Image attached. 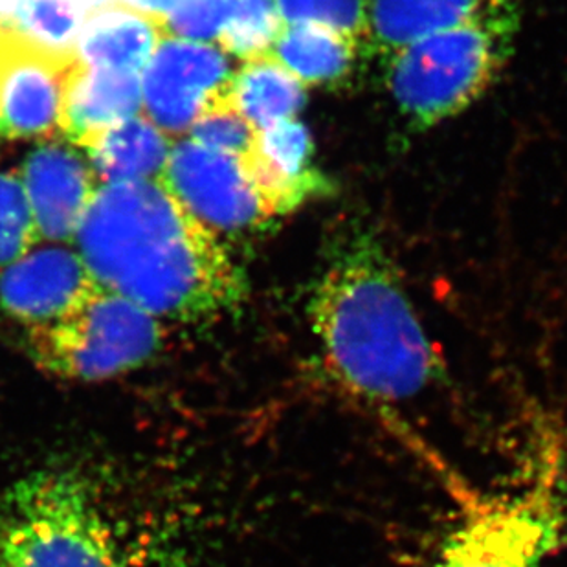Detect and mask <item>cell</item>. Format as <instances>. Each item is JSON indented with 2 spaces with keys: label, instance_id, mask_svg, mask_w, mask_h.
<instances>
[{
  "label": "cell",
  "instance_id": "cell-8",
  "mask_svg": "<svg viewBox=\"0 0 567 567\" xmlns=\"http://www.w3.org/2000/svg\"><path fill=\"white\" fill-rule=\"evenodd\" d=\"M158 183L215 236L261 230L274 219L241 158L192 140L172 145Z\"/></svg>",
  "mask_w": 567,
  "mask_h": 567
},
{
  "label": "cell",
  "instance_id": "cell-16",
  "mask_svg": "<svg viewBox=\"0 0 567 567\" xmlns=\"http://www.w3.org/2000/svg\"><path fill=\"white\" fill-rule=\"evenodd\" d=\"M507 0H373L370 2V44L382 55L457 27L491 6Z\"/></svg>",
  "mask_w": 567,
  "mask_h": 567
},
{
  "label": "cell",
  "instance_id": "cell-25",
  "mask_svg": "<svg viewBox=\"0 0 567 567\" xmlns=\"http://www.w3.org/2000/svg\"><path fill=\"white\" fill-rule=\"evenodd\" d=\"M122 2L150 16L164 17V19L172 13L173 6L177 4V0H122Z\"/></svg>",
  "mask_w": 567,
  "mask_h": 567
},
{
  "label": "cell",
  "instance_id": "cell-22",
  "mask_svg": "<svg viewBox=\"0 0 567 567\" xmlns=\"http://www.w3.org/2000/svg\"><path fill=\"white\" fill-rule=\"evenodd\" d=\"M189 134L195 144L241 161L252 153L257 140V128L237 111L231 97L206 111Z\"/></svg>",
  "mask_w": 567,
  "mask_h": 567
},
{
  "label": "cell",
  "instance_id": "cell-4",
  "mask_svg": "<svg viewBox=\"0 0 567 567\" xmlns=\"http://www.w3.org/2000/svg\"><path fill=\"white\" fill-rule=\"evenodd\" d=\"M518 30V0H507L399 50L388 70L399 113L419 131L463 113L493 86Z\"/></svg>",
  "mask_w": 567,
  "mask_h": 567
},
{
  "label": "cell",
  "instance_id": "cell-24",
  "mask_svg": "<svg viewBox=\"0 0 567 567\" xmlns=\"http://www.w3.org/2000/svg\"><path fill=\"white\" fill-rule=\"evenodd\" d=\"M17 27L41 43L52 47L72 44L78 21L69 0H21L16 11Z\"/></svg>",
  "mask_w": 567,
  "mask_h": 567
},
{
  "label": "cell",
  "instance_id": "cell-23",
  "mask_svg": "<svg viewBox=\"0 0 567 567\" xmlns=\"http://www.w3.org/2000/svg\"><path fill=\"white\" fill-rule=\"evenodd\" d=\"M231 4L234 0H177L166 17V33L195 43H217Z\"/></svg>",
  "mask_w": 567,
  "mask_h": 567
},
{
  "label": "cell",
  "instance_id": "cell-9",
  "mask_svg": "<svg viewBox=\"0 0 567 567\" xmlns=\"http://www.w3.org/2000/svg\"><path fill=\"white\" fill-rule=\"evenodd\" d=\"M230 55L217 44L162 39L142 74V114L169 136L189 133L206 111L230 100Z\"/></svg>",
  "mask_w": 567,
  "mask_h": 567
},
{
  "label": "cell",
  "instance_id": "cell-7",
  "mask_svg": "<svg viewBox=\"0 0 567 567\" xmlns=\"http://www.w3.org/2000/svg\"><path fill=\"white\" fill-rule=\"evenodd\" d=\"M81 63L75 47L41 43L0 19V138L61 133L64 97Z\"/></svg>",
  "mask_w": 567,
  "mask_h": 567
},
{
  "label": "cell",
  "instance_id": "cell-5",
  "mask_svg": "<svg viewBox=\"0 0 567 567\" xmlns=\"http://www.w3.org/2000/svg\"><path fill=\"white\" fill-rule=\"evenodd\" d=\"M564 452H540L519 487L468 499L441 542L432 567H546L563 549Z\"/></svg>",
  "mask_w": 567,
  "mask_h": 567
},
{
  "label": "cell",
  "instance_id": "cell-12",
  "mask_svg": "<svg viewBox=\"0 0 567 567\" xmlns=\"http://www.w3.org/2000/svg\"><path fill=\"white\" fill-rule=\"evenodd\" d=\"M312 155L311 133L296 118L257 131L252 153L243 164L274 219L331 189Z\"/></svg>",
  "mask_w": 567,
  "mask_h": 567
},
{
  "label": "cell",
  "instance_id": "cell-11",
  "mask_svg": "<svg viewBox=\"0 0 567 567\" xmlns=\"http://www.w3.org/2000/svg\"><path fill=\"white\" fill-rule=\"evenodd\" d=\"M96 285L81 256L43 248L0 272V307L27 327L44 326L66 315Z\"/></svg>",
  "mask_w": 567,
  "mask_h": 567
},
{
  "label": "cell",
  "instance_id": "cell-2",
  "mask_svg": "<svg viewBox=\"0 0 567 567\" xmlns=\"http://www.w3.org/2000/svg\"><path fill=\"white\" fill-rule=\"evenodd\" d=\"M307 320L326 375L368 406H401L446 377L395 262L368 231L334 247L309 292Z\"/></svg>",
  "mask_w": 567,
  "mask_h": 567
},
{
  "label": "cell",
  "instance_id": "cell-27",
  "mask_svg": "<svg viewBox=\"0 0 567 567\" xmlns=\"http://www.w3.org/2000/svg\"><path fill=\"white\" fill-rule=\"evenodd\" d=\"M0 567H11V566H8V564H4V563H2V560H0Z\"/></svg>",
  "mask_w": 567,
  "mask_h": 567
},
{
  "label": "cell",
  "instance_id": "cell-18",
  "mask_svg": "<svg viewBox=\"0 0 567 567\" xmlns=\"http://www.w3.org/2000/svg\"><path fill=\"white\" fill-rule=\"evenodd\" d=\"M230 97L237 111L257 128L295 120L306 105V86L272 55L245 61L231 80Z\"/></svg>",
  "mask_w": 567,
  "mask_h": 567
},
{
  "label": "cell",
  "instance_id": "cell-6",
  "mask_svg": "<svg viewBox=\"0 0 567 567\" xmlns=\"http://www.w3.org/2000/svg\"><path fill=\"white\" fill-rule=\"evenodd\" d=\"M162 342L161 320L100 284L66 315L27 332L33 364L74 382H102L138 370Z\"/></svg>",
  "mask_w": 567,
  "mask_h": 567
},
{
  "label": "cell",
  "instance_id": "cell-19",
  "mask_svg": "<svg viewBox=\"0 0 567 567\" xmlns=\"http://www.w3.org/2000/svg\"><path fill=\"white\" fill-rule=\"evenodd\" d=\"M284 28L274 0H234L217 47L231 58L257 60L270 55Z\"/></svg>",
  "mask_w": 567,
  "mask_h": 567
},
{
  "label": "cell",
  "instance_id": "cell-21",
  "mask_svg": "<svg viewBox=\"0 0 567 567\" xmlns=\"http://www.w3.org/2000/svg\"><path fill=\"white\" fill-rule=\"evenodd\" d=\"M38 241L24 184L16 173L0 172V267L19 261Z\"/></svg>",
  "mask_w": 567,
  "mask_h": 567
},
{
  "label": "cell",
  "instance_id": "cell-13",
  "mask_svg": "<svg viewBox=\"0 0 567 567\" xmlns=\"http://www.w3.org/2000/svg\"><path fill=\"white\" fill-rule=\"evenodd\" d=\"M166 35L164 17L150 16L122 0H111L86 16L75 49L89 66L144 74Z\"/></svg>",
  "mask_w": 567,
  "mask_h": 567
},
{
  "label": "cell",
  "instance_id": "cell-14",
  "mask_svg": "<svg viewBox=\"0 0 567 567\" xmlns=\"http://www.w3.org/2000/svg\"><path fill=\"white\" fill-rule=\"evenodd\" d=\"M142 74L81 63L70 81L61 114V134L75 145L142 114Z\"/></svg>",
  "mask_w": 567,
  "mask_h": 567
},
{
  "label": "cell",
  "instance_id": "cell-10",
  "mask_svg": "<svg viewBox=\"0 0 567 567\" xmlns=\"http://www.w3.org/2000/svg\"><path fill=\"white\" fill-rule=\"evenodd\" d=\"M22 184L32 206L39 239H74L102 184L91 162L63 142H47L24 162Z\"/></svg>",
  "mask_w": 567,
  "mask_h": 567
},
{
  "label": "cell",
  "instance_id": "cell-3",
  "mask_svg": "<svg viewBox=\"0 0 567 567\" xmlns=\"http://www.w3.org/2000/svg\"><path fill=\"white\" fill-rule=\"evenodd\" d=\"M96 488L33 472L0 494V560L11 567H142Z\"/></svg>",
  "mask_w": 567,
  "mask_h": 567
},
{
  "label": "cell",
  "instance_id": "cell-17",
  "mask_svg": "<svg viewBox=\"0 0 567 567\" xmlns=\"http://www.w3.org/2000/svg\"><path fill=\"white\" fill-rule=\"evenodd\" d=\"M362 43L316 24H289L274 44V60L306 86H332L348 80Z\"/></svg>",
  "mask_w": 567,
  "mask_h": 567
},
{
  "label": "cell",
  "instance_id": "cell-1",
  "mask_svg": "<svg viewBox=\"0 0 567 567\" xmlns=\"http://www.w3.org/2000/svg\"><path fill=\"white\" fill-rule=\"evenodd\" d=\"M74 239L97 284L156 320L206 323L247 298L241 268L158 181L102 186Z\"/></svg>",
  "mask_w": 567,
  "mask_h": 567
},
{
  "label": "cell",
  "instance_id": "cell-26",
  "mask_svg": "<svg viewBox=\"0 0 567 567\" xmlns=\"http://www.w3.org/2000/svg\"><path fill=\"white\" fill-rule=\"evenodd\" d=\"M563 546L567 547V487L566 493H564Z\"/></svg>",
  "mask_w": 567,
  "mask_h": 567
},
{
  "label": "cell",
  "instance_id": "cell-15",
  "mask_svg": "<svg viewBox=\"0 0 567 567\" xmlns=\"http://www.w3.org/2000/svg\"><path fill=\"white\" fill-rule=\"evenodd\" d=\"M102 186L158 181L172 151L169 140L144 114L125 120L81 145Z\"/></svg>",
  "mask_w": 567,
  "mask_h": 567
},
{
  "label": "cell",
  "instance_id": "cell-20",
  "mask_svg": "<svg viewBox=\"0 0 567 567\" xmlns=\"http://www.w3.org/2000/svg\"><path fill=\"white\" fill-rule=\"evenodd\" d=\"M285 27L316 24L370 43V2L368 0H274Z\"/></svg>",
  "mask_w": 567,
  "mask_h": 567
}]
</instances>
